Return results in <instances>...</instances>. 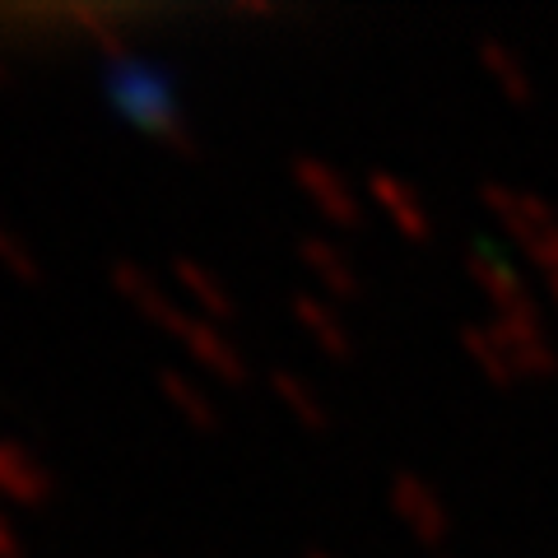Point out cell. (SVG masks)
Returning a JSON list of instances; mask_svg holds the SVG:
<instances>
[{
    "label": "cell",
    "instance_id": "obj_1",
    "mask_svg": "<svg viewBox=\"0 0 558 558\" xmlns=\"http://www.w3.org/2000/svg\"><path fill=\"white\" fill-rule=\"evenodd\" d=\"M108 89H112L117 112L126 117L135 131H145L149 140H159L168 154H182V159H196V154H201V140H196V131L186 126V117L178 112L172 89L163 84L159 70L121 61V65H112Z\"/></svg>",
    "mask_w": 558,
    "mask_h": 558
},
{
    "label": "cell",
    "instance_id": "obj_2",
    "mask_svg": "<svg viewBox=\"0 0 558 558\" xmlns=\"http://www.w3.org/2000/svg\"><path fill=\"white\" fill-rule=\"evenodd\" d=\"M480 201L531 266H539L545 275H558V215L549 209V201H539L535 191H521L508 182H484Z\"/></svg>",
    "mask_w": 558,
    "mask_h": 558
},
{
    "label": "cell",
    "instance_id": "obj_3",
    "mask_svg": "<svg viewBox=\"0 0 558 558\" xmlns=\"http://www.w3.org/2000/svg\"><path fill=\"white\" fill-rule=\"evenodd\" d=\"M289 178H293V186H299L303 196L312 201V209H317L326 223H336V229H359V223H363L359 191L349 186V178L336 163L317 159V154H299V159L289 163Z\"/></svg>",
    "mask_w": 558,
    "mask_h": 558
},
{
    "label": "cell",
    "instance_id": "obj_4",
    "mask_svg": "<svg viewBox=\"0 0 558 558\" xmlns=\"http://www.w3.org/2000/svg\"><path fill=\"white\" fill-rule=\"evenodd\" d=\"M465 275L475 279V289L494 303V317H531V312H539L535 299H531V284L521 279V270L494 247V242H484V238L470 242L465 247Z\"/></svg>",
    "mask_w": 558,
    "mask_h": 558
},
{
    "label": "cell",
    "instance_id": "obj_5",
    "mask_svg": "<svg viewBox=\"0 0 558 558\" xmlns=\"http://www.w3.org/2000/svg\"><path fill=\"white\" fill-rule=\"evenodd\" d=\"M391 512L424 549L447 545L451 512H447V502L438 498V488H433L424 475H414V470H396L391 475Z\"/></svg>",
    "mask_w": 558,
    "mask_h": 558
},
{
    "label": "cell",
    "instance_id": "obj_6",
    "mask_svg": "<svg viewBox=\"0 0 558 558\" xmlns=\"http://www.w3.org/2000/svg\"><path fill=\"white\" fill-rule=\"evenodd\" d=\"M178 340L186 349V359L196 363L201 373H209L215 381H223V387H247L252 381V368H247V354L223 336V326L219 322H209V317H196V312H186L182 326H178Z\"/></svg>",
    "mask_w": 558,
    "mask_h": 558
},
{
    "label": "cell",
    "instance_id": "obj_7",
    "mask_svg": "<svg viewBox=\"0 0 558 558\" xmlns=\"http://www.w3.org/2000/svg\"><path fill=\"white\" fill-rule=\"evenodd\" d=\"M108 279H112V289H117L121 299H126L149 326H159L163 336H178V326H182V317H186L191 307H182L178 299H172V293H168L145 266H140V260L117 256L112 266H108Z\"/></svg>",
    "mask_w": 558,
    "mask_h": 558
},
{
    "label": "cell",
    "instance_id": "obj_8",
    "mask_svg": "<svg viewBox=\"0 0 558 558\" xmlns=\"http://www.w3.org/2000/svg\"><path fill=\"white\" fill-rule=\"evenodd\" d=\"M488 326H494V336L502 340V349H508V359H512L521 381L558 377V349H554L539 312H531V317H494Z\"/></svg>",
    "mask_w": 558,
    "mask_h": 558
},
{
    "label": "cell",
    "instance_id": "obj_9",
    "mask_svg": "<svg viewBox=\"0 0 558 558\" xmlns=\"http://www.w3.org/2000/svg\"><path fill=\"white\" fill-rule=\"evenodd\" d=\"M57 494L51 484V470L43 465V457L20 438H0V502H14V508H43Z\"/></svg>",
    "mask_w": 558,
    "mask_h": 558
},
{
    "label": "cell",
    "instance_id": "obj_10",
    "mask_svg": "<svg viewBox=\"0 0 558 558\" xmlns=\"http://www.w3.org/2000/svg\"><path fill=\"white\" fill-rule=\"evenodd\" d=\"M289 312H293V322H299V330L322 349L326 359H336V363L354 359V336H349L344 317L336 312V303H330L326 293L293 289V293H289Z\"/></svg>",
    "mask_w": 558,
    "mask_h": 558
},
{
    "label": "cell",
    "instance_id": "obj_11",
    "mask_svg": "<svg viewBox=\"0 0 558 558\" xmlns=\"http://www.w3.org/2000/svg\"><path fill=\"white\" fill-rule=\"evenodd\" d=\"M299 260H303V270L322 284V293H326L330 303H354L359 293H363V275L354 270L349 252L336 247L330 238L303 233V238H299Z\"/></svg>",
    "mask_w": 558,
    "mask_h": 558
},
{
    "label": "cell",
    "instance_id": "obj_12",
    "mask_svg": "<svg viewBox=\"0 0 558 558\" xmlns=\"http://www.w3.org/2000/svg\"><path fill=\"white\" fill-rule=\"evenodd\" d=\"M368 196L387 209V219L396 223V233L400 238H410V242H428L433 238V215H428V205L424 196L405 182V178H396V172H368Z\"/></svg>",
    "mask_w": 558,
    "mask_h": 558
},
{
    "label": "cell",
    "instance_id": "obj_13",
    "mask_svg": "<svg viewBox=\"0 0 558 558\" xmlns=\"http://www.w3.org/2000/svg\"><path fill=\"white\" fill-rule=\"evenodd\" d=\"M172 284L182 289V299L191 303V312L196 317H209V322H233L238 317V303H233V293H229V284L209 270V266H201L196 256H172Z\"/></svg>",
    "mask_w": 558,
    "mask_h": 558
},
{
    "label": "cell",
    "instance_id": "obj_14",
    "mask_svg": "<svg viewBox=\"0 0 558 558\" xmlns=\"http://www.w3.org/2000/svg\"><path fill=\"white\" fill-rule=\"evenodd\" d=\"M159 391L168 405L178 410V418H186V428H196V433L223 428V414L215 410V400H209V391L186 368H159Z\"/></svg>",
    "mask_w": 558,
    "mask_h": 558
},
{
    "label": "cell",
    "instance_id": "obj_15",
    "mask_svg": "<svg viewBox=\"0 0 558 558\" xmlns=\"http://www.w3.org/2000/svg\"><path fill=\"white\" fill-rule=\"evenodd\" d=\"M270 391L275 400L293 414V424L307 428V433H326L330 428V410H326V400L317 396V387L303 377V373H293V368H270Z\"/></svg>",
    "mask_w": 558,
    "mask_h": 558
},
{
    "label": "cell",
    "instance_id": "obj_16",
    "mask_svg": "<svg viewBox=\"0 0 558 558\" xmlns=\"http://www.w3.org/2000/svg\"><path fill=\"white\" fill-rule=\"evenodd\" d=\"M475 57H480V65H484V75L498 84V94H502V98H512V102H531V98H535L531 70H526V61H521L508 43H498V38H480Z\"/></svg>",
    "mask_w": 558,
    "mask_h": 558
},
{
    "label": "cell",
    "instance_id": "obj_17",
    "mask_svg": "<svg viewBox=\"0 0 558 558\" xmlns=\"http://www.w3.org/2000/svg\"><path fill=\"white\" fill-rule=\"evenodd\" d=\"M461 349L470 354V363L484 373L488 387H498V391H508L517 387V368H512V359H508V349H502V340L494 336V326H480V322H470L461 326Z\"/></svg>",
    "mask_w": 558,
    "mask_h": 558
},
{
    "label": "cell",
    "instance_id": "obj_18",
    "mask_svg": "<svg viewBox=\"0 0 558 558\" xmlns=\"http://www.w3.org/2000/svg\"><path fill=\"white\" fill-rule=\"evenodd\" d=\"M0 270L14 275V279H20V284H38V279H43L38 256H33V252L24 247V242L5 229V223H0Z\"/></svg>",
    "mask_w": 558,
    "mask_h": 558
},
{
    "label": "cell",
    "instance_id": "obj_19",
    "mask_svg": "<svg viewBox=\"0 0 558 558\" xmlns=\"http://www.w3.org/2000/svg\"><path fill=\"white\" fill-rule=\"evenodd\" d=\"M233 14H242V20H275L279 5H270V0H238Z\"/></svg>",
    "mask_w": 558,
    "mask_h": 558
},
{
    "label": "cell",
    "instance_id": "obj_20",
    "mask_svg": "<svg viewBox=\"0 0 558 558\" xmlns=\"http://www.w3.org/2000/svg\"><path fill=\"white\" fill-rule=\"evenodd\" d=\"M0 558H24L20 535H14V526H10L5 517H0Z\"/></svg>",
    "mask_w": 558,
    "mask_h": 558
},
{
    "label": "cell",
    "instance_id": "obj_21",
    "mask_svg": "<svg viewBox=\"0 0 558 558\" xmlns=\"http://www.w3.org/2000/svg\"><path fill=\"white\" fill-rule=\"evenodd\" d=\"M545 284H549V299H554V307H558V275H545Z\"/></svg>",
    "mask_w": 558,
    "mask_h": 558
},
{
    "label": "cell",
    "instance_id": "obj_22",
    "mask_svg": "<svg viewBox=\"0 0 558 558\" xmlns=\"http://www.w3.org/2000/svg\"><path fill=\"white\" fill-rule=\"evenodd\" d=\"M303 558H336V554H330V549H307Z\"/></svg>",
    "mask_w": 558,
    "mask_h": 558
},
{
    "label": "cell",
    "instance_id": "obj_23",
    "mask_svg": "<svg viewBox=\"0 0 558 558\" xmlns=\"http://www.w3.org/2000/svg\"><path fill=\"white\" fill-rule=\"evenodd\" d=\"M0 84H10V65H5V57H0Z\"/></svg>",
    "mask_w": 558,
    "mask_h": 558
}]
</instances>
